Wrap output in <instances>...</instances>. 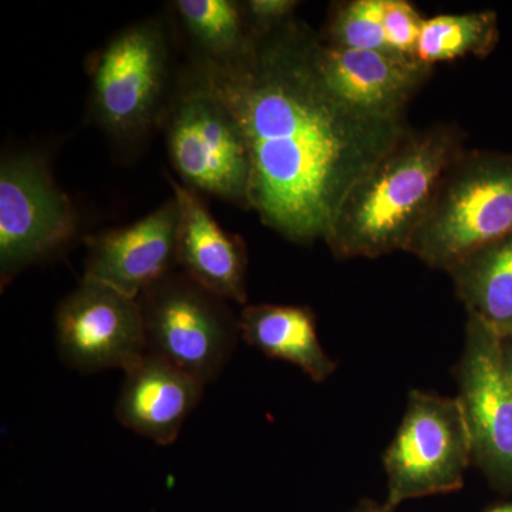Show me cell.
<instances>
[{
    "mask_svg": "<svg viewBox=\"0 0 512 512\" xmlns=\"http://www.w3.org/2000/svg\"><path fill=\"white\" fill-rule=\"evenodd\" d=\"M239 318L241 338L271 359L301 369L313 382L335 373L336 363L319 342L315 313L305 306L247 305Z\"/></svg>",
    "mask_w": 512,
    "mask_h": 512,
    "instance_id": "9a60e30c",
    "label": "cell"
},
{
    "mask_svg": "<svg viewBox=\"0 0 512 512\" xmlns=\"http://www.w3.org/2000/svg\"><path fill=\"white\" fill-rule=\"evenodd\" d=\"M124 375L116 403L117 420L160 446L175 443L201 402L204 384L150 353L128 367Z\"/></svg>",
    "mask_w": 512,
    "mask_h": 512,
    "instance_id": "5bb4252c",
    "label": "cell"
},
{
    "mask_svg": "<svg viewBox=\"0 0 512 512\" xmlns=\"http://www.w3.org/2000/svg\"><path fill=\"white\" fill-rule=\"evenodd\" d=\"M464 150L463 131L451 124L407 128L343 198L325 239L332 254L373 259L407 252L444 174Z\"/></svg>",
    "mask_w": 512,
    "mask_h": 512,
    "instance_id": "7a4b0ae2",
    "label": "cell"
},
{
    "mask_svg": "<svg viewBox=\"0 0 512 512\" xmlns=\"http://www.w3.org/2000/svg\"><path fill=\"white\" fill-rule=\"evenodd\" d=\"M55 336L64 365L80 373L126 372L147 353L138 299L90 279L60 302Z\"/></svg>",
    "mask_w": 512,
    "mask_h": 512,
    "instance_id": "30bf717a",
    "label": "cell"
},
{
    "mask_svg": "<svg viewBox=\"0 0 512 512\" xmlns=\"http://www.w3.org/2000/svg\"><path fill=\"white\" fill-rule=\"evenodd\" d=\"M352 512H394V510L386 504H379L372 500H362Z\"/></svg>",
    "mask_w": 512,
    "mask_h": 512,
    "instance_id": "603a6c76",
    "label": "cell"
},
{
    "mask_svg": "<svg viewBox=\"0 0 512 512\" xmlns=\"http://www.w3.org/2000/svg\"><path fill=\"white\" fill-rule=\"evenodd\" d=\"M448 275L468 315L512 342V232L468 255Z\"/></svg>",
    "mask_w": 512,
    "mask_h": 512,
    "instance_id": "2e32d148",
    "label": "cell"
},
{
    "mask_svg": "<svg viewBox=\"0 0 512 512\" xmlns=\"http://www.w3.org/2000/svg\"><path fill=\"white\" fill-rule=\"evenodd\" d=\"M424 18L407 0H384L383 29L393 55L416 59Z\"/></svg>",
    "mask_w": 512,
    "mask_h": 512,
    "instance_id": "ffe728a7",
    "label": "cell"
},
{
    "mask_svg": "<svg viewBox=\"0 0 512 512\" xmlns=\"http://www.w3.org/2000/svg\"><path fill=\"white\" fill-rule=\"evenodd\" d=\"M384 0L333 3L325 28L318 33L325 45L350 50L392 53L383 29Z\"/></svg>",
    "mask_w": 512,
    "mask_h": 512,
    "instance_id": "d6986e66",
    "label": "cell"
},
{
    "mask_svg": "<svg viewBox=\"0 0 512 512\" xmlns=\"http://www.w3.org/2000/svg\"><path fill=\"white\" fill-rule=\"evenodd\" d=\"M161 123L184 187L251 210V158L241 128L190 69L181 73Z\"/></svg>",
    "mask_w": 512,
    "mask_h": 512,
    "instance_id": "277c9868",
    "label": "cell"
},
{
    "mask_svg": "<svg viewBox=\"0 0 512 512\" xmlns=\"http://www.w3.org/2000/svg\"><path fill=\"white\" fill-rule=\"evenodd\" d=\"M299 5L296 0H247L242 10L252 35L262 36L295 19Z\"/></svg>",
    "mask_w": 512,
    "mask_h": 512,
    "instance_id": "44dd1931",
    "label": "cell"
},
{
    "mask_svg": "<svg viewBox=\"0 0 512 512\" xmlns=\"http://www.w3.org/2000/svg\"><path fill=\"white\" fill-rule=\"evenodd\" d=\"M180 210L178 271L224 301L248 302L247 245L212 217L198 192L170 181Z\"/></svg>",
    "mask_w": 512,
    "mask_h": 512,
    "instance_id": "4fadbf2b",
    "label": "cell"
},
{
    "mask_svg": "<svg viewBox=\"0 0 512 512\" xmlns=\"http://www.w3.org/2000/svg\"><path fill=\"white\" fill-rule=\"evenodd\" d=\"M512 232V153L464 150L448 167L407 252L450 272Z\"/></svg>",
    "mask_w": 512,
    "mask_h": 512,
    "instance_id": "3957f363",
    "label": "cell"
},
{
    "mask_svg": "<svg viewBox=\"0 0 512 512\" xmlns=\"http://www.w3.org/2000/svg\"><path fill=\"white\" fill-rule=\"evenodd\" d=\"M500 336L468 315L454 377L470 434L473 464L498 490H512V390L505 379Z\"/></svg>",
    "mask_w": 512,
    "mask_h": 512,
    "instance_id": "9c48e42d",
    "label": "cell"
},
{
    "mask_svg": "<svg viewBox=\"0 0 512 512\" xmlns=\"http://www.w3.org/2000/svg\"><path fill=\"white\" fill-rule=\"evenodd\" d=\"M312 57L333 99L350 113L380 123L406 121L404 111L433 72L419 60L393 53L325 45L319 35Z\"/></svg>",
    "mask_w": 512,
    "mask_h": 512,
    "instance_id": "8fae6325",
    "label": "cell"
},
{
    "mask_svg": "<svg viewBox=\"0 0 512 512\" xmlns=\"http://www.w3.org/2000/svg\"><path fill=\"white\" fill-rule=\"evenodd\" d=\"M192 60L225 62L234 59L254 39L245 19L242 2L235 0H178L173 3Z\"/></svg>",
    "mask_w": 512,
    "mask_h": 512,
    "instance_id": "e0dca14e",
    "label": "cell"
},
{
    "mask_svg": "<svg viewBox=\"0 0 512 512\" xmlns=\"http://www.w3.org/2000/svg\"><path fill=\"white\" fill-rule=\"evenodd\" d=\"M180 210L175 197L127 227L86 239L84 279L100 282L131 298L178 269Z\"/></svg>",
    "mask_w": 512,
    "mask_h": 512,
    "instance_id": "7c38bea8",
    "label": "cell"
},
{
    "mask_svg": "<svg viewBox=\"0 0 512 512\" xmlns=\"http://www.w3.org/2000/svg\"><path fill=\"white\" fill-rule=\"evenodd\" d=\"M171 47L160 19L116 33L92 64L90 116L110 137L133 140L163 119L170 86Z\"/></svg>",
    "mask_w": 512,
    "mask_h": 512,
    "instance_id": "5b68a950",
    "label": "cell"
},
{
    "mask_svg": "<svg viewBox=\"0 0 512 512\" xmlns=\"http://www.w3.org/2000/svg\"><path fill=\"white\" fill-rule=\"evenodd\" d=\"M77 232L73 201L40 154L3 156L0 164V282L62 251Z\"/></svg>",
    "mask_w": 512,
    "mask_h": 512,
    "instance_id": "ba28073f",
    "label": "cell"
},
{
    "mask_svg": "<svg viewBox=\"0 0 512 512\" xmlns=\"http://www.w3.org/2000/svg\"><path fill=\"white\" fill-rule=\"evenodd\" d=\"M498 39V16L493 10L424 18L416 60L433 67L467 56L483 59L493 52Z\"/></svg>",
    "mask_w": 512,
    "mask_h": 512,
    "instance_id": "ac0fdd59",
    "label": "cell"
},
{
    "mask_svg": "<svg viewBox=\"0 0 512 512\" xmlns=\"http://www.w3.org/2000/svg\"><path fill=\"white\" fill-rule=\"evenodd\" d=\"M484 512H512V503L495 505V507L488 508Z\"/></svg>",
    "mask_w": 512,
    "mask_h": 512,
    "instance_id": "cb8c5ba5",
    "label": "cell"
},
{
    "mask_svg": "<svg viewBox=\"0 0 512 512\" xmlns=\"http://www.w3.org/2000/svg\"><path fill=\"white\" fill-rule=\"evenodd\" d=\"M503 340V339H501ZM501 360H503V369L505 379L510 384L512 390V342L511 340H503L501 343Z\"/></svg>",
    "mask_w": 512,
    "mask_h": 512,
    "instance_id": "7402d4cb",
    "label": "cell"
},
{
    "mask_svg": "<svg viewBox=\"0 0 512 512\" xmlns=\"http://www.w3.org/2000/svg\"><path fill=\"white\" fill-rule=\"evenodd\" d=\"M470 464V434L457 397L410 390L402 423L383 454L384 504L396 510L406 501L461 490Z\"/></svg>",
    "mask_w": 512,
    "mask_h": 512,
    "instance_id": "52a82bcc",
    "label": "cell"
},
{
    "mask_svg": "<svg viewBox=\"0 0 512 512\" xmlns=\"http://www.w3.org/2000/svg\"><path fill=\"white\" fill-rule=\"evenodd\" d=\"M138 303L147 353L204 386L221 376L241 336L227 301L175 271L141 293Z\"/></svg>",
    "mask_w": 512,
    "mask_h": 512,
    "instance_id": "8992f818",
    "label": "cell"
},
{
    "mask_svg": "<svg viewBox=\"0 0 512 512\" xmlns=\"http://www.w3.org/2000/svg\"><path fill=\"white\" fill-rule=\"evenodd\" d=\"M318 33L293 19L225 62L188 69L237 120L251 158V210L289 242L325 241L353 184L407 131L333 99L313 64Z\"/></svg>",
    "mask_w": 512,
    "mask_h": 512,
    "instance_id": "6da1fadb",
    "label": "cell"
}]
</instances>
